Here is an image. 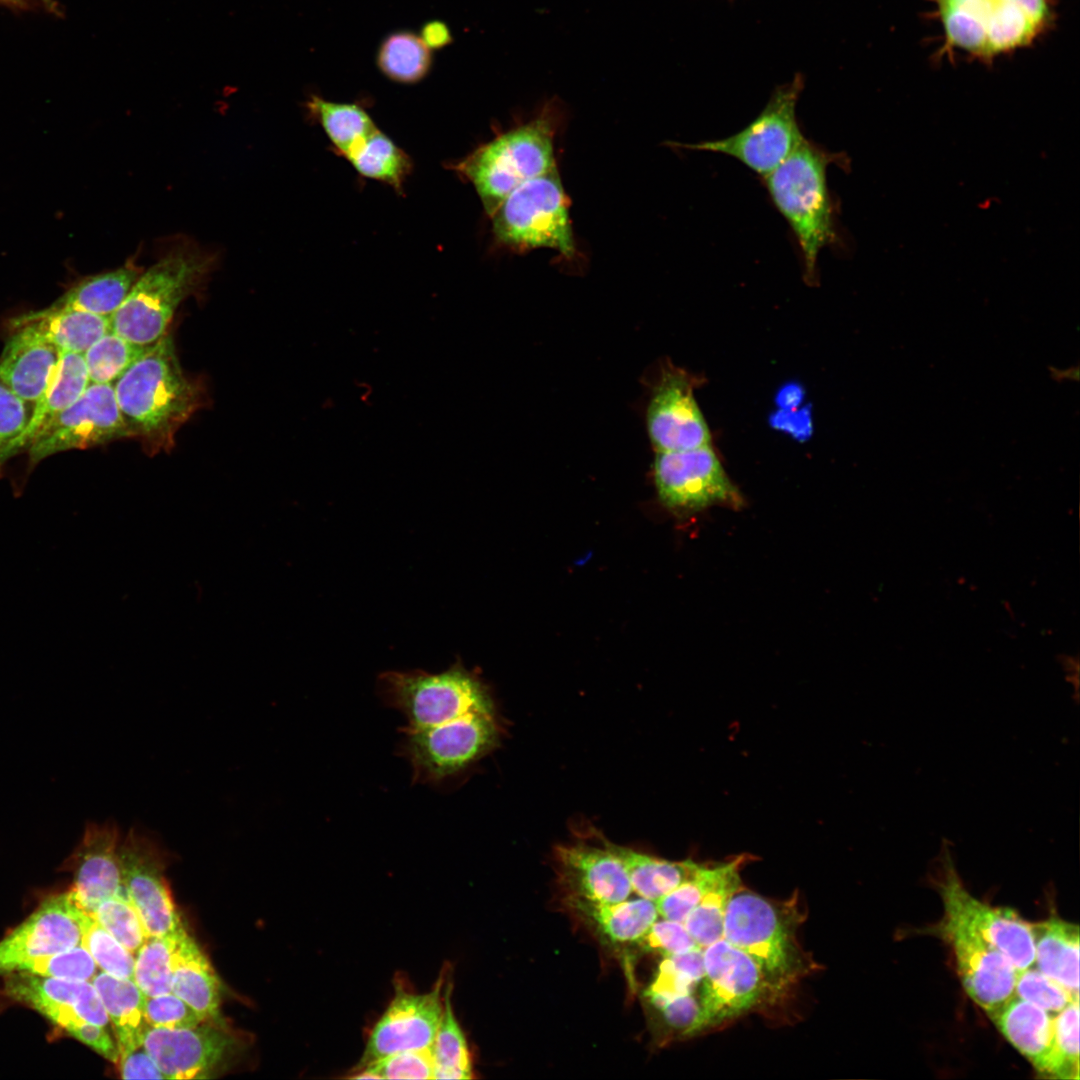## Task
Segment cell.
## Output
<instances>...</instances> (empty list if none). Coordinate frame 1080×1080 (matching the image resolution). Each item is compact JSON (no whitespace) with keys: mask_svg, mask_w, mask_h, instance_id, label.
<instances>
[{"mask_svg":"<svg viewBox=\"0 0 1080 1080\" xmlns=\"http://www.w3.org/2000/svg\"><path fill=\"white\" fill-rule=\"evenodd\" d=\"M116 401L132 438L150 454L168 452L181 426L200 408L203 392L188 378L166 334L114 383Z\"/></svg>","mask_w":1080,"mask_h":1080,"instance_id":"cell-1","label":"cell"},{"mask_svg":"<svg viewBox=\"0 0 1080 1080\" xmlns=\"http://www.w3.org/2000/svg\"><path fill=\"white\" fill-rule=\"evenodd\" d=\"M562 116L560 100L549 99L531 119L496 135L450 166L472 184L488 216L515 188L557 166L554 140Z\"/></svg>","mask_w":1080,"mask_h":1080,"instance_id":"cell-2","label":"cell"},{"mask_svg":"<svg viewBox=\"0 0 1080 1080\" xmlns=\"http://www.w3.org/2000/svg\"><path fill=\"white\" fill-rule=\"evenodd\" d=\"M830 153L804 139L774 171L764 177L769 196L789 224L798 243L805 280L817 281L821 250L838 241L835 206L827 184V169L842 163Z\"/></svg>","mask_w":1080,"mask_h":1080,"instance_id":"cell-3","label":"cell"},{"mask_svg":"<svg viewBox=\"0 0 1080 1080\" xmlns=\"http://www.w3.org/2000/svg\"><path fill=\"white\" fill-rule=\"evenodd\" d=\"M802 921L796 897L776 901L741 886L728 903L723 939L748 954L777 992L815 967L797 940Z\"/></svg>","mask_w":1080,"mask_h":1080,"instance_id":"cell-4","label":"cell"},{"mask_svg":"<svg viewBox=\"0 0 1080 1080\" xmlns=\"http://www.w3.org/2000/svg\"><path fill=\"white\" fill-rule=\"evenodd\" d=\"M211 267V257L199 248H173L141 273L110 316L111 330L134 344L154 345L167 334L178 306L200 286Z\"/></svg>","mask_w":1080,"mask_h":1080,"instance_id":"cell-5","label":"cell"},{"mask_svg":"<svg viewBox=\"0 0 1080 1080\" xmlns=\"http://www.w3.org/2000/svg\"><path fill=\"white\" fill-rule=\"evenodd\" d=\"M570 200L557 166L509 193L489 216L496 243L524 253L548 248L566 259L577 256Z\"/></svg>","mask_w":1080,"mask_h":1080,"instance_id":"cell-6","label":"cell"},{"mask_svg":"<svg viewBox=\"0 0 1080 1080\" xmlns=\"http://www.w3.org/2000/svg\"><path fill=\"white\" fill-rule=\"evenodd\" d=\"M947 42L992 58L1030 45L1050 19L1048 0H936Z\"/></svg>","mask_w":1080,"mask_h":1080,"instance_id":"cell-7","label":"cell"},{"mask_svg":"<svg viewBox=\"0 0 1080 1080\" xmlns=\"http://www.w3.org/2000/svg\"><path fill=\"white\" fill-rule=\"evenodd\" d=\"M377 687L384 703L405 716L408 729L439 725L470 712H495L487 688L460 663L439 673L386 671Z\"/></svg>","mask_w":1080,"mask_h":1080,"instance_id":"cell-8","label":"cell"},{"mask_svg":"<svg viewBox=\"0 0 1080 1080\" xmlns=\"http://www.w3.org/2000/svg\"><path fill=\"white\" fill-rule=\"evenodd\" d=\"M399 753L412 770L414 783L448 787L499 740L495 712H470L439 725L402 727Z\"/></svg>","mask_w":1080,"mask_h":1080,"instance_id":"cell-9","label":"cell"},{"mask_svg":"<svg viewBox=\"0 0 1080 1080\" xmlns=\"http://www.w3.org/2000/svg\"><path fill=\"white\" fill-rule=\"evenodd\" d=\"M804 78L777 87L765 107L747 126L728 137L694 144L671 143L691 150L725 154L763 178L782 164L805 139L796 117Z\"/></svg>","mask_w":1080,"mask_h":1080,"instance_id":"cell-10","label":"cell"},{"mask_svg":"<svg viewBox=\"0 0 1080 1080\" xmlns=\"http://www.w3.org/2000/svg\"><path fill=\"white\" fill-rule=\"evenodd\" d=\"M936 889L943 919L964 926L1002 952L1017 971L1035 964L1030 922L1007 907H994L975 898L963 885L948 851L941 856Z\"/></svg>","mask_w":1080,"mask_h":1080,"instance_id":"cell-11","label":"cell"},{"mask_svg":"<svg viewBox=\"0 0 1080 1080\" xmlns=\"http://www.w3.org/2000/svg\"><path fill=\"white\" fill-rule=\"evenodd\" d=\"M703 963L696 1034L747 1012L774 992L755 961L723 938L703 949Z\"/></svg>","mask_w":1080,"mask_h":1080,"instance_id":"cell-12","label":"cell"},{"mask_svg":"<svg viewBox=\"0 0 1080 1080\" xmlns=\"http://www.w3.org/2000/svg\"><path fill=\"white\" fill-rule=\"evenodd\" d=\"M132 438L113 384L90 382L80 398L56 416L28 447L29 466L53 454Z\"/></svg>","mask_w":1080,"mask_h":1080,"instance_id":"cell-13","label":"cell"},{"mask_svg":"<svg viewBox=\"0 0 1080 1080\" xmlns=\"http://www.w3.org/2000/svg\"><path fill=\"white\" fill-rule=\"evenodd\" d=\"M123 885L149 936L172 937L185 927L165 877L166 854L144 832L130 829L120 843Z\"/></svg>","mask_w":1080,"mask_h":1080,"instance_id":"cell-14","label":"cell"},{"mask_svg":"<svg viewBox=\"0 0 1080 1080\" xmlns=\"http://www.w3.org/2000/svg\"><path fill=\"white\" fill-rule=\"evenodd\" d=\"M653 473L659 498L669 508L693 512L716 504L737 507L742 503L711 444L656 452Z\"/></svg>","mask_w":1080,"mask_h":1080,"instance_id":"cell-15","label":"cell"},{"mask_svg":"<svg viewBox=\"0 0 1080 1080\" xmlns=\"http://www.w3.org/2000/svg\"><path fill=\"white\" fill-rule=\"evenodd\" d=\"M929 931L950 945L964 990L988 1016L1014 995L1017 969L1002 952L964 926L943 918Z\"/></svg>","mask_w":1080,"mask_h":1080,"instance_id":"cell-16","label":"cell"},{"mask_svg":"<svg viewBox=\"0 0 1080 1080\" xmlns=\"http://www.w3.org/2000/svg\"><path fill=\"white\" fill-rule=\"evenodd\" d=\"M695 382L685 371L666 367L652 391L647 430L656 452L681 451L711 444V434L694 398Z\"/></svg>","mask_w":1080,"mask_h":1080,"instance_id":"cell-17","label":"cell"},{"mask_svg":"<svg viewBox=\"0 0 1080 1080\" xmlns=\"http://www.w3.org/2000/svg\"><path fill=\"white\" fill-rule=\"evenodd\" d=\"M442 984L441 977L433 990L424 994L399 987L374 1025L356 1068L401 1051L431 1048L444 1007Z\"/></svg>","mask_w":1080,"mask_h":1080,"instance_id":"cell-18","label":"cell"},{"mask_svg":"<svg viewBox=\"0 0 1080 1080\" xmlns=\"http://www.w3.org/2000/svg\"><path fill=\"white\" fill-rule=\"evenodd\" d=\"M85 912L71 890L44 901L0 941V972L15 971L23 962L81 945Z\"/></svg>","mask_w":1080,"mask_h":1080,"instance_id":"cell-19","label":"cell"},{"mask_svg":"<svg viewBox=\"0 0 1080 1080\" xmlns=\"http://www.w3.org/2000/svg\"><path fill=\"white\" fill-rule=\"evenodd\" d=\"M148 1027L143 1046L167 1079L207 1078L232 1055L236 1041L221 1024Z\"/></svg>","mask_w":1080,"mask_h":1080,"instance_id":"cell-20","label":"cell"},{"mask_svg":"<svg viewBox=\"0 0 1080 1080\" xmlns=\"http://www.w3.org/2000/svg\"><path fill=\"white\" fill-rule=\"evenodd\" d=\"M3 992L37 1010L66 1032L84 1021L105 1027L109 1023L104 1004L91 981L12 971L4 979Z\"/></svg>","mask_w":1080,"mask_h":1080,"instance_id":"cell-21","label":"cell"},{"mask_svg":"<svg viewBox=\"0 0 1080 1080\" xmlns=\"http://www.w3.org/2000/svg\"><path fill=\"white\" fill-rule=\"evenodd\" d=\"M597 844L575 842L555 849L560 881L567 896L613 904L629 899L633 892L619 858L597 836Z\"/></svg>","mask_w":1080,"mask_h":1080,"instance_id":"cell-22","label":"cell"},{"mask_svg":"<svg viewBox=\"0 0 1080 1080\" xmlns=\"http://www.w3.org/2000/svg\"><path fill=\"white\" fill-rule=\"evenodd\" d=\"M120 843V833L115 824H89L73 854L74 884L71 891L87 913L108 898L127 896L120 864Z\"/></svg>","mask_w":1080,"mask_h":1080,"instance_id":"cell-23","label":"cell"},{"mask_svg":"<svg viewBox=\"0 0 1080 1080\" xmlns=\"http://www.w3.org/2000/svg\"><path fill=\"white\" fill-rule=\"evenodd\" d=\"M12 331L0 356V379L35 406L54 381L63 351L28 327Z\"/></svg>","mask_w":1080,"mask_h":1080,"instance_id":"cell-24","label":"cell"},{"mask_svg":"<svg viewBox=\"0 0 1080 1080\" xmlns=\"http://www.w3.org/2000/svg\"><path fill=\"white\" fill-rule=\"evenodd\" d=\"M171 965V992L205 1021L217 1023L221 1018V984L206 954L186 929L175 937Z\"/></svg>","mask_w":1080,"mask_h":1080,"instance_id":"cell-25","label":"cell"},{"mask_svg":"<svg viewBox=\"0 0 1080 1080\" xmlns=\"http://www.w3.org/2000/svg\"><path fill=\"white\" fill-rule=\"evenodd\" d=\"M989 1017L1035 1070L1045 1074L1054 1042V1017L1015 994Z\"/></svg>","mask_w":1080,"mask_h":1080,"instance_id":"cell-26","label":"cell"},{"mask_svg":"<svg viewBox=\"0 0 1080 1080\" xmlns=\"http://www.w3.org/2000/svg\"><path fill=\"white\" fill-rule=\"evenodd\" d=\"M566 903L571 911L612 944H638L659 918L655 902L642 897L603 904L567 896Z\"/></svg>","mask_w":1080,"mask_h":1080,"instance_id":"cell-27","label":"cell"},{"mask_svg":"<svg viewBox=\"0 0 1080 1080\" xmlns=\"http://www.w3.org/2000/svg\"><path fill=\"white\" fill-rule=\"evenodd\" d=\"M16 327H28L62 351L80 354L112 331L110 317L54 305L16 317L11 321V328Z\"/></svg>","mask_w":1080,"mask_h":1080,"instance_id":"cell-28","label":"cell"},{"mask_svg":"<svg viewBox=\"0 0 1080 1080\" xmlns=\"http://www.w3.org/2000/svg\"><path fill=\"white\" fill-rule=\"evenodd\" d=\"M1030 926L1038 969L1079 996V926L1057 916Z\"/></svg>","mask_w":1080,"mask_h":1080,"instance_id":"cell-29","label":"cell"},{"mask_svg":"<svg viewBox=\"0 0 1080 1080\" xmlns=\"http://www.w3.org/2000/svg\"><path fill=\"white\" fill-rule=\"evenodd\" d=\"M91 983L112 1022L119 1057L142 1046L149 1025L144 1017L145 995L135 982L101 971L97 972Z\"/></svg>","mask_w":1080,"mask_h":1080,"instance_id":"cell-30","label":"cell"},{"mask_svg":"<svg viewBox=\"0 0 1080 1080\" xmlns=\"http://www.w3.org/2000/svg\"><path fill=\"white\" fill-rule=\"evenodd\" d=\"M89 383L84 355L63 351L54 381L35 405L30 423L14 444L10 456L28 449L33 439L56 416L80 398Z\"/></svg>","mask_w":1080,"mask_h":1080,"instance_id":"cell-31","label":"cell"},{"mask_svg":"<svg viewBox=\"0 0 1080 1080\" xmlns=\"http://www.w3.org/2000/svg\"><path fill=\"white\" fill-rule=\"evenodd\" d=\"M606 844L623 864L633 892L653 902L686 881L700 864L691 859L670 861L653 857L608 839Z\"/></svg>","mask_w":1080,"mask_h":1080,"instance_id":"cell-32","label":"cell"},{"mask_svg":"<svg viewBox=\"0 0 1080 1080\" xmlns=\"http://www.w3.org/2000/svg\"><path fill=\"white\" fill-rule=\"evenodd\" d=\"M135 264L86 277L52 305L68 307L110 317L121 306L141 275Z\"/></svg>","mask_w":1080,"mask_h":1080,"instance_id":"cell-33","label":"cell"},{"mask_svg":"<svg viewBox=\"0 0 1080 1080\" xmlns=\"http://www.w3.org/2000/svg\"><path fill=\"white\" fill-rule=\"evenodd\" d=\"M745 860L741 855L723 863L721 873L684 922L702 949L723 938L725 913L732 895L742 886L740 868Z\"/></svg>","mask_w":1080,"mask_h":1080,"instance_id":"cell-34","label":"cell"},{"mask_svg":"<svg viewBox=\"0 0 1080 1080\" xmlns=\"http://www.w3.org/2000/svg\"><path fill=\"white\" fill-rule=\"evenodd\" d=\"M345 158L363 177L377 180L402 193L413 165L409 155L376 128L355 145Z\"/></svg>","mask_w":1080,"mask_h":1080,"instance_id":"cell-35","label":"cell"},{"mask_svg":"<svg viewBox=\"0 0 1080 1080\" xmlns=\"http://www.w3.org/2000/svg\"><path fill=\"white\" fill-rule=\"evenodd\" d=\"M305 107L324 130L336 153L343 157L377 128L358 103L335 102L313 94Z\"/></svg>","mask_w":1080,"mask_h":1080,"instance_id":"cell-36","label":"cell"},{"mask_svg":"<svg viewBox=\"0 0 1080 1080\" xmlns=\"http://www.w3.org/2000/svg\"><path fill=\"white\" fill-rule=\"evenodd\" d=\"M433 54L411 30L389 33L378 46L376 65L389 80L400 84H416L425 79L433 67Z\"/></svg>","mask_w":1080,"mask_h":1080,"instance_id":"cell-37","label":"cell"},{"mask_svg":"<svg viewBox=\"0 0 1080 1080\" xmlns=\"http://www.w3.org/2000/svg\"><path fill=\"white\" fill-rule=\"evenodd\" d=\"M434 1070L432 1079H471V1053L451 1004V984L444 991L440 1024L431 1046Z\"/></svg>","mask_w":1080,"mask_h":1080,"instance_id":"cell-38","label":"cell"},{"mask_svg":"<svg viewBox=\"0 0 1080 1080\" xmlns=\"http://www.w3.org/2000/svg\"><path fill=\"white\" fill-rule=\"evenodd\" d=\"M703 976V949L663 957L644 999L656 1002L696 993Z\"/></svg>","mask_w":1080,"mask_h":1080,"instance_id":"cell-39","label":"cell"},{"mask_svg":"<svg viewBox=\"0 0 1080 1080\" xmlns=\"http://www.w3.org/2000/svg\"><path fill=\"white\" fill-rule=\"evenodd\" d=\"M177 935L149 936L135 953L133 981L146 997L171 992L172 952Z\"/></svg>","mask_w":1080,"mask_h":1080,"instance_id":"cell-40","label":"cell"},{"mask_svg":"<svg viewBox=\"0 0 1080 1080\" xmlns=\"http://www.w3.org/2000/svg\"><path fill=\"white\" fill-rule=\"evenodd\" d=\"M150 347L108 332L83 354L90 382L113 384Z\"/></svg>","mask_w":1080,"mask_h":1080,"instance_id":"cell-41","label":"cell"},{"mask_svg":"<svg viewBox=\"0 0 1080 1080\" xmlns=\"http://www.w3.org/2000/svg\"><path fill=\"white\" fill-rule=\"evenodd\" d=\"M1045 1075L1079 1079V1000L1069 1003L1054 1017V1042Z\"/></svg>","mask_w":1080,"mask_h":1080,"instance_id":"cell-42","label":"cell"},{"mask_svg":"<svg viewBox=\"0 0 1080 1080\" xmlns=\"http://www.w3.org/2000/svg\"><path fill=\"white\" fill-rule=\"evenodd\" d=\"M81 945L103 972L133 980L134 955L87 912L82 918Z\"/></svg>","mask_w":1080,"mask_h":1080,"instance_id":"cell-43","label":"cell"},{"mask_svg":"<svg viewBox=\"0 0 1080 1080\" xmlns=\"http://www.w3.org/2000/svg\"><path fill=\"white\" fill-rule=\"evenodd\" d=\"M88 914L133 955L148 937L139 914L127 896L108 898Z\"/></svg>","mask_w":1080,"mask_h":1080,"instance_id":"cell-44","label":"cell"},{"mask_svg":"<svg viewBox=\"0 0 1080 1080\" xmlns=\"http://www.w3.org/2000/svg\"><path fill=\"white\" fill-rule=\"evenodd\" d=\"M723 868L719 864H699L683 883L655 902L661 918L684 923Z\"/></svg>","mask_w":1080,"mask_h":1080,"instance_id":"cell-45","label":"cell"},{"mask_svg":"<svg viewBox=\"0 0 1080 1080\" xmlns=\"http://www.w3.org/2000/svg\"><path fill=\"white\" fill-rule=\"evenodd\" d=\"M434 1062L431 1048L401 1051L360 1068L350 1076L355 1079H432Z\"/></svg>","mask_w":1080,"mask_h":1080,"instance_id":"cell-46","label":"cell"},{"mask_svg":"<svg viewBox=\"0 0 1080 1080\" xmlns=\"http://www.w3.org/2000/svg\"><path fill=\"white\" fill-rule=\"evenodd\" d=\"M15 971L58 979L91 981L98 972V966L90 953L79 945L66 951L23 962Z\"/></svg>","mask_w":1080,"mask_h":1080,"instance_id":"cell-47","label":"cell"},{"mask_svg":"<svg viewBox=\"0 0 1080 1080\" xmlns=\"http://www.w3.org/2000/svg\"><path fill=\"white\" fill-rule=\"evenodd\" d=\"M1014 994L1052 1013H1058L1072 1001L1079 1000V996L1033 966L1017 971Z\"/></svg>","mask_w":1080,"mask_h":1080,"instance_id":"cell-48","label":"cell"},{"mask_svg":"<svg viewBox=\"0 0 1080 1080\" xmlns=\"http://www.w3.org/2000/svg\"><path fill=\"white\" fill-rule=\"evenodd\" d=\"M656 1016V1023L667 1035L672 1037H690L696 1035L700 1016L698 993L688 994L669 1000L647 1002Z\"/></svg>","mask_w":1080,"mask_h":1080,"instance_id":"cell-49","label":"cell"},{"mask_svg":"<svg viewBox=\"0 0 1080 1080\" xmlns=\"http://www.w3.org/2000/svg\"><path fill=\"white\" fill-rule=\"evenodd\" d=\"M31 406L0 379V470L30 423L34 411Z\"/></svg>","mask_w":1080,"mask_h":1080,"instance_id":"cell-50","label":"cell"},{"mask_svg":"<svg viewBox=\"0 0 1080 1080\" xmlns=\"http://www.w3.org/2000/svg\"><path fill=\"white\" fill-rule=\"evenodd\" d=\"M144 1017L150 1027L167 1029L193 1028L206 1022L198 1012L172 992L154 997L145 996Z\"/></svg>","mask_w":1080,"mask_h":1080,"instance_id":"cell-51","label":"cell"},{"mask_svg":"<svg viewBox=\"0 0 1080 1080\" xmlns=\"http://www.w3.org/2000/svg\"><path fill=\"white\" fill-rule=\"evenodd\" d=\"M640 949L663 957L702 949L692 938L684 923L658 918L638 942Z\"/></svg>","mask_w":1080,"mask_h":1080,"instance_id":"cell-52","label":"cell"},{"mask_svg":"<svg viewBox=\"0 0 1080 1080\" xmlns=\"http://www.w3.org/2000/svg\"><path fill=\"white\" fill-rule=\"evenodd\" d=\"M71 1036L94 1049L98 1054L113 1063H118L119 1051L106 1027L84 1021L67 1031Z\"/></svg>","mask_w":1080,"mask_h":1080,"instance_id":"cell-53","label":"cell"},{"mask_svg":"<svg viewBox=\"0 0 1080 1080\" xmlns=\"http://www.w3.org/2000/svg\"><path fill=\"white\" fill-rule=\"evenodd\" d=\"M770 425L779 431L790 434L794 439L805 441L813 433L811 408L777 409L769 418Z\"/></svg>","mask_w":1080,"mask_h":1080,"instance_id":"cell-54","label":"cell"},{"mask_svg":"<svg viewBox=\"0 0 1080 1080\" xmlns=\"http://www.w3.org/2000/svg\"><path fill=\"white\" fill-rule=\"evenodd\" d=\"M123 1079H167L142 1045L119 1057Z\"/></svg>","mask_w":1080,"mask_h":1080,"instance_id":"cell-55","label":"cell"},{"mask_svg":"<svg viewBox=\"0 0 1080 1080\" xmlns=\"http://www.w3.org/2000/svg\"><path fill=\"white\" fill-rule=\"evenodd\" d=\"M421 40L430 50H440L453 42V35L448 24L439 19L425 22L420 29Z\"/></svg>","mask_w":1080,"mask_h":1080,"instance_id":"cell-56","label":"cell"},{"mask_svg":"<svg viewBox=\"0 0 1080 1080\" xmlns=\"http://www.w3.org/2000/svg\"><path fill=\"white\" fill-rule=\"evenodd\" d=\"M805 394L802 384L794 381L787 382L776 392L775 404L778 409H796L800 407Z\"/></svg>","mask_w":1080,"mask_h":1080,"instance_id":"cell-57","label":"cell"},{"mask_svg":"<svg viewBox=\"0 0 1080 1080\" xmlns=\"http://www.w3.org/2000/svg\"><path fill=\"white\" fill-rule=\"evenodd\" d=\"M0 1L3 2V3H6L8 5L16 6V7H21L24 4L23 0H0Z\"/></svg>","mask_w":1080,"mask_h":1080,"instance_id":"cell-58","label":"cell"},{"mask_svg":"<svg viewBox=\"0 0 1080 1080\" xmlns=\"http://www.w3.org/2000/svg\"><path fill=\"white\" fill-rule=\"evenodd\" d=\"M41 1L48 7L53 6V1L52 0H41Z\"/></svg>","mask_w":1080,"mask_h":1080,"instance_id":"cell-59","label":"cell"}]
</instances>
